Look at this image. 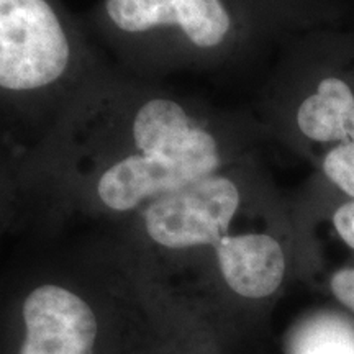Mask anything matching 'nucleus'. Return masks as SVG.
Returning <instances> with one entry per match:
<instances>
[{
	"instance_id": "obj_1",
	"label": "nucleus",
	"mask_w": 354,
	"mask_h": 354,
	"mask_svg": "<svg viewBox=\"0 0 354 354\" xmlns=\"http://www.w3.org/2000/svg\"><path fill=\"white\" fill-rule=\"evenodd\" d=\"M266 146L251 110L218 107L110 64L25 158L44 228H112Z\"/></svg>"
},
{
	"instance_id": "obj_2",
	"label": "nucleus",
	"mask_w": 354,
	"mask_h": 354,
	"mask_svg": "<svg viewBox=\"0 0 354 354\" xmlns=\"http://www.w3.org/2000/svg\"><path fill=\"white\" fill-rule=\"evenodd\" d=\"M107 230L162 290L201 313L227 346L300 279L292 198L263 154L203 177Z\"/></svg>"
},
{
	"instance_id": "obj_3",
	"label": "nucleus",
	"mask_w": 354,
	"mask_h": 354,
	"mask_svg": "<svg viewBox=\"0 0 354 354\" xmlns=\"http://www.w3.org/2000/svg\"><path fill=\"white\" fill-rule=\"evenodd\" d=\"M79 227L25 234L0 269V354H187L223 342L112 232Z\"/></svg>"
},
{
	"instance_id": "obj_4",
	"label": "nucleus",
	"mask_w": 354,
	"mask_h": 354,
	"mask_svg": "<svg viewBox=\"0 0 354 354\" xmlns=\"http://www.w3.org/2000/svg\"><path fill=\"white\" fill-rule=\"evenodd\" d=\"M82 21L113 68L153 82L241 68L279 41L253 0H99Z\"/></svg>"
},
{
	"instance_id": "obj_5",
	"label": "nucleus",
	"mask_w": 354,
	"mask_h": 354,
	"mask_svg": "<svg viewBox=\"0 0 354 354\" xmlns=\"http://www.w3.org/2000/svg\"><path fill=\"white\" fill-rule=\"evenodd\" d=\"M276 145L354 198V32L286 39L251 109Z\"/></svg>"
},
{
	"instance_id": "obj_6",
	"label": "nucleus",
	"mask_w": 354,
	"mask_h": 354,
	"mask_svg": "<svg viewBox=\"0 0 354 354\" xmlns=\"http://www.w3.org/2000/svg\"><path fill=\"white\" fill-rule=\"evenodd\" d=\"M109 66L63 0H0V136L30 153Z\"/></svg>"
},
{
	"instance_id": "obj_7",
	"label": "nucleus",
	"mask_w": 354,
	"mask_h": 354,
	"mask_svg": "<svg viewBox=\"0 0 354 354\" xmlns=\"http://www.w3.org/2000/svg\"><path fill=\"white\" fill-rule=\"evenodd\" d=\"M41 202L30 180L25 153L0 136V248L41 223Z\"/></svg>"
},
{
	"instance_id": "obj_8",
	"label": "nucleus",
	"mask_w": 354,
	"mask_h": 354,
	"mask_svg": "<svg viewBox=\"0 0 354 354\" xmlns=\"http://www.w3.org/2000/svg\"><path fill=\"white\" fill-rule=\"evenodd\" d=\"M284 354H354V317L342 307L305 312L287 331Z\"/></svg>"
},
{
	"instance_id": "obj_9",
	"label": "nucleus",
	"mask_w": 354,
	"mask_h": 354,
	"mask_svg": "<svg viewBox=\"0 0 354 354\" xmlns=\"http://www.w3.org/2000/svg\"><path fill=\"white\" fill-rule=\"evenodd\" d=\"M320 281L326 294L354 317V254L322 245L310 254L304 281Z\"/></svg>"
},
{
	"instance_id": "obj_10",
	"label": "nucleus",
	"mask_w": 354,
	"mask_h": 354,
	"mask_svg": "<svg viewBox=\"0 0 354 354\" xmlns=\"http://www.w3.org/2000/svg\"><path fill=\"white\" fill-rule=\"evenodd\" d=\"M279 41L284 43L295 35L318 30L315 17L305 0H253Z\"/></svg>"
},
{
	"instance_id": "obj_11",
	"label": "nucleus",
	"mask_w": 354,
	"mask_h": 354,
	"mask_svg": "<svg viewBox=\"0 0 354 354\" xmlns=\"http://www.w3.org/2000/svg\"><path fill=\"white\" fill-rule=\"evenodd\" d=\"M227 353H228V348L225 346L223 343L214 342V343L205 344V346L202 348L194 349V351H190L187 354H227Z\"/></svg>"
}]
</instances>
